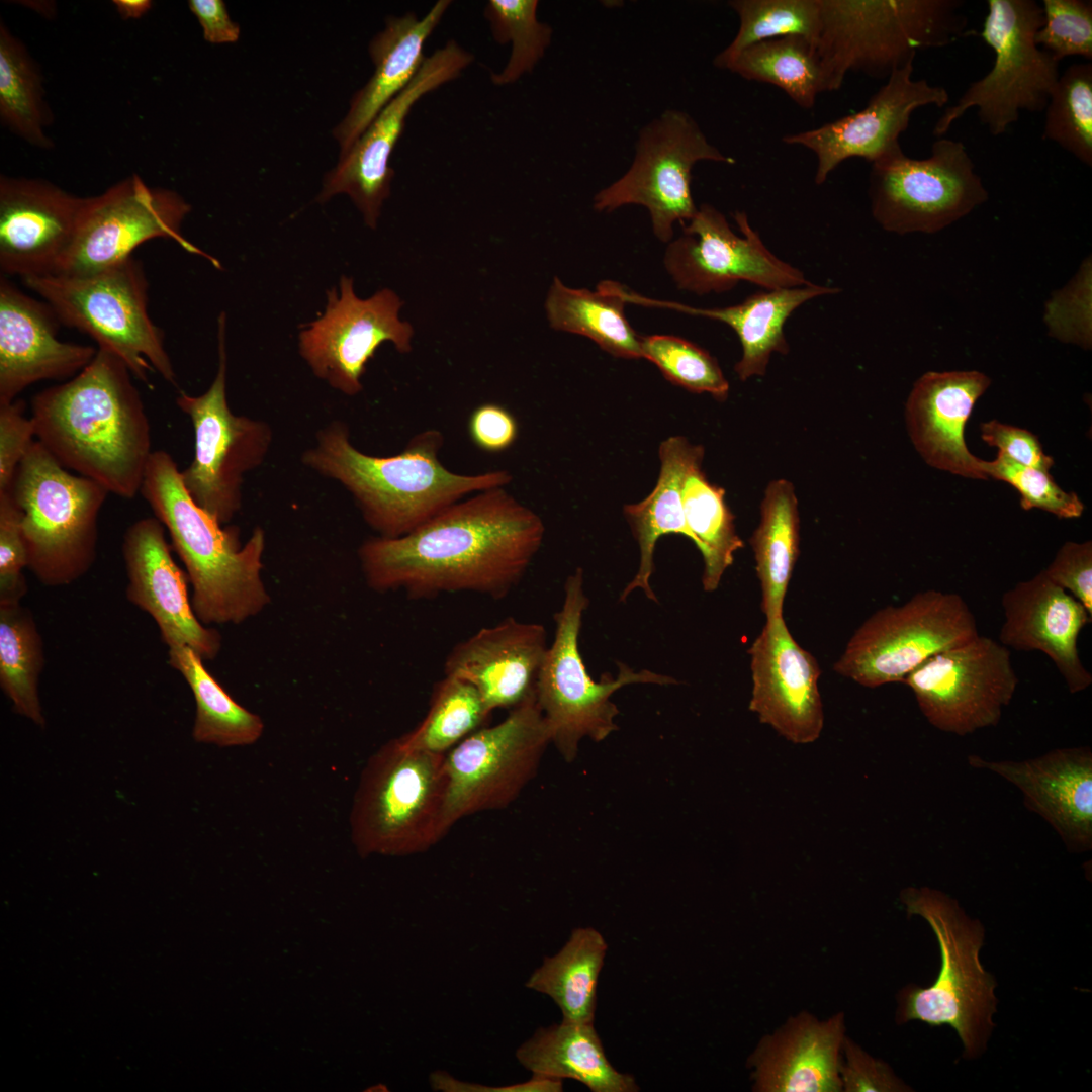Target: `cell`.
I'll list each match as a JSON object with an SVG mask.
<instances>
[{"label":"cell","instance_id":"obj_55","mask_svg":"<svg viewBox=\"0 0 1092 1092\" xmlns=\"http://www.w3.org/2000/svg\"><path fill=\"white\" fill-rule=\"evenodd\" d=\"M1058 586L1078 600L1092 616V542L1068 541L1042 570Z\"/></svg>","mask_w":1092,"mask_h":1092},{"label":"cell","instance_id":"obj_57","mask_svg":"<svg viewBox=\"0 0 1092 1092\" xmlns=\"http://www.w3.org/2000/svg\"><path fill=\"white\" fill-rule=\"evenodd\" d=\"M468 434L480 450L500 453L517 440L518 423L513 414L497 403H482L473 410L468 421Z\"/></svg>","mask_w":1092,"mask_h":1092},{"label":"cell","instance_id":"obj_38","mask_svg":"<svg viewBox=\"0 0 1092 1092\" xmlns=\"http://www.w3.org/2000/svg\"><path fill=\"white\" fill-rule=\"evenodd\" d=\"M608 944L593 927L575 928L554 956L546 957L525 986L549 996L562 1021L594 1023L597 988Z\"/></svg>","mask_w":1092,"mask_h":1092},{"label":"cell","instance_id":"obj_54","mask_svg":"<svg viewBox=\"0 0 1092 1092\" xmlns=\"http://www.w3.org/2000/svg\"><path fill=\"white\" fill-rule=\"evenodd\" d=\"M21 399L0 404V492L10 488L17 467L35 441L33 421Z\"/></svg>","mask_w":1092,"mask_h":1092},{"label":"cell","instance_id":"obj_6","mask_svg":"<svg viewBox=\"0 0 1092 1092\" xmlns=\"http://www.w3.org/2000/svg\"><path fill=\"white\" fill-rule=\"evenodd\" d=\"M961 0H819L816 43L829 91L849 72L887 79L919 51L974 33Z\"/></svg>","mask_w":1092,"mask_h":1092},{"label":"cell","instance_id":"obj_43","mask_svg":"<svg viewBox=\"0 0 1092 1092\" xmlns=\"http://www.w3.org/2000/svg\"><path fill=\"white\" fill-rule=\"evenodd\" d=\"M41 76L25 47L1 22L0 116L5 126L27 143L52 148L44 133L49 109Z\"/></svg>","mask_w":1092,"mask_h":1092},{"label":"cell","instance_id":"obj_34","mask_svg":"<svg viewBox=\"0 0 1092 1092\" xmlns=\"http://www.w3.org/2000/svg\"><path fill=\"white\" fill-rule=\"evenodd\" d=\"M700 445L682 436H671L659 447L660 472L651 493L639 503L624 506L623 513L640 551L639 566L634 577L622 589L619 600L625 602L636 589L657 602L650 585L654 572V550L661 536L676 534L694 543L684 511L681 482L686 467Z\"/></svg>","mask_w":1092,"mask_h":1092},{"label":"cell","instance_id":"obj_50","mask_svg":"<svg viewBox=\"0 0 1092 1092\" xmlns=\"http://www.w3.org/2000/svg\"><path fill=\"white\" fill-rule=\"evenodd\" d=\"M1043 24L1035 42L1060 61L1078 56L1092 61V2L1086 0H1043Z\"/></svg>","mask_w":1092,"mask_h":1092},{"label":"cell","instance_id":"obj_20","mask_svg":"<svg viewBox=\"0 0 1092 1092\" xmlns=\"http://www.w3.org/2000/svg\"><path fill=\"white\" fill-rule=\"evenodd\" d=\"M327 296L325 313L299 334L300 353L317 377L355 395L362 390L361 377L377 348L389 341L399 353H408L414 329L399 320L402 301L388 288L360 299L352 278L342 276L340 295L332 288Z\"/></svg>","mask_w":1092,"mask_h":1092},{"label":"cell","instance_id":"obj_12","mask_svg":"<svg viewBox=\"0 0 1092 1092\" xmlns=\"http://www.w3.org/2000/svg\"><path fill=\"white\" fill-rule=\"evenodd\" d=\"M978 635L975 616L960 595L927 589L870 616L833 669L867 688L903 682L931 656Z\"/></svg>","mask_w":1092,"mask_h":1092},{"label":"cell","instance_id":"obj_8","mask_svg":"<svg viewBox=\"0 0 1092 1092\" xmlns=\"http://www.w3.org/2000/svg\"><path fill=\"white\" fill-rule=\"evenodd\" d=\"M8 490L21 514L27 568L38 581L64 586L86 574L96 558L107 489L71 473L36 440Z\"/></svg>","mask_w":1092,"mask_h":1092},{"label":"cell","instance_id":"obj_33","mask_svg":"<svg viewBox=\"0 0 1092 1092\" xmlns=\"http://www.w3.org/2000/svg\"><path fill=\"white\" fill-rule=\"evenodd\" d=\"M837 287L809 283L807 285L763 290L748 296L743 302L720 308H698L681 303L653 300L628 291V303L675 309L691 315L722 322L734 330L742 347V356L734 371L740 380L763 376L774 353L788 354L789 344L784 325L789 316L805 302L823 295L839 292Z\"/></svg>","mask_w":1092,"mask_h":1092},{"label":"cell","instance_id":"obj_26","mask_svg":"<svg viewBox=\"0 0 1092 1092\" xmlns=\"http://www.w3.org/2000/svg\"><path fill=\"white\" fill-rule=\"evenodd\" d=\"M60 325L46 301L1 275L0 404L14 401L36 382L71 379L95 357V347L59 340Z\"/></svg>","mask_w":1092,"mask_h":1092},{"label":"cell","instance_id":"obj_41","mask_svg":"<svg viewBox=\"0 0 1092 1092\" xmlns=\"http://www.w3.org/2000/svg\"><path fill=\"white\" fill-rule=\"evenodd\" d=\"M740 77L782 89L798 106L813 108L818 94L829 92L816 46L799 35L757 42L727 67Z\"/></svg>","mask_w":1092,"mask_h":1092},{"label":"cell","instance_id":"obj_4","mask_svg":"<svg viewBox=\"0 0 1092 1092\" xmlns=\"http://www.w3.org/2000/svg\"><path fill=\"white\" fill-rule=\"evenodd\" d=\"M141 495L167 530L192 584V608L206 624H239L269 602L262 582L264 532L257 528L241 545L235 528L221 527L186 490L171 455L153 451Z\"/></svg>","mask_w":1092,"mask_h":1092},{"label":"cell","instance_id":"obj_27","mask_svg":"<svg viewBox=\"0 0 1092 1092\" xmlns=\"http://www.w3.org/2000/svg\"><path fill=\"white\" fill-rule=\"evenodd\" d=\"M969 765L1000 776L1022 794L1025 806L1057 832L1070 852L1092 848V752L1089 746L1053 749L1024 760H988Z\"/></svg>","mask_w":1092,"mask_h":1092},{"label":"cell","instance_id":"obj_58","mask_svg":"<svg viewBox=\"0 0 1092 1092\" xmlns=\"http://www.w3.org/2000/svg\"><path fill=\"white\" fill-rule=\"evenodd\" d=\"M430 1084L434 1090L445 1092H560L563 1090L562 1080L534 1074L526 1082L496 1087L461 1081L447 1072L436 1071L430 1075Z\"/></svg>","mask_w":1092,"mask_h":1092},{"label":"cell","instance_id":"obj_56","mask_svg":"<svg viewBox=\"0 0 1092 1092\" xmlns=\"http://www.w3.org/2000/svg\"><path fill=\"white\" fill-rule=\"evenodd\" d=\"M980 429L984 442L997 447L998 453L1017 464L1048 472L1054 465V459L1044 453L1038 438L1025 429L996 420L981 424Z\"/></svg>","mask_w":1092,"mask_h":1092},{"label":"cell","instance_id":"obj_36","mask_svg":"<svg viewBox=\"0 0 1092 1092\" xmlns=\"http://www.w3.org/2000/svg\"><path fill=\"white\" fill-rule=\"evenodd\" d=\"M626 303L618 282L601 281L592 291L567 287L555 277L545 310L554 330L584 336L615 357L642 358L641 336L625 316Z\"/></svg>","mask_w":1092,"mask_h":1092},{"label":"cell","instance_id":"obj_24","mask_svg":"<svg viewBox=\"0 0 1092 1092\" xmlns=\"http://www.w3.org/2000/svg\"><path fill=\"white\" fill-rule=\"evenodd\" d=\"M127 600L148 613L169 648L187 646L202 659L214 658L221 646L216 630L196 617L188 598L185 573L175 563L156 517L135 521L122 541Z\"/></svg>","mask_w":1092,"mask_h":1092},{"label":"cell","instance_id":"obj_40","mask_svg":"<svg viewBox=\"0 0 1092 1092\" xmlns=\"http://www.w3.org/2000/svg\"><path fill=\"white\" fill-rule=\"evenodd\" d=\"M202 658L187 646L169 648V664L192 691L196 716L192 737L218 747L247 746L263 734L262 719L237 703L207 671Z\"/></svg>","mask_w":1092,"mask_h":1092},{"label":"cell","instance_id":"obj_23","mask_svg":"<svg viewBox=\"0 0 1092 1092\" xmlns=\"http://www.w3.org/2000/svg\"><path fill=\"white\" fill-rule=\"evenodd\" d=\"M747 653L750 711L793 743L817 740L824 726L821 670L816 658L792 636L784 617L766 620Z\"/></svg>","mask_w":1092,"mask_h":1092},{"label":"cell","instance_id":"obj_3","mask_svg":"<svg viewBox=\"0 0 1092 1092\" xmlns=\"http://www.w3.org/2000/svg\"><path fill=\"white\" fill-rule=\"evenodd\" d=\"M443 443L442 433L429 429L414 436L398 454L372 456L356 449L347 427L335 422L321 431L303 462L345 486L379 537L398 538L467 495L512 481L507 470L473 475L450 471L439 459Z\"/></svg>","mask_w":1092,"mask_h":1092},{"label":"cell","instance_id":"obj_48","mask_svg":"<svg viewBox=\"0 0 1092 1092\" xmlns=\"http://www.w3.org/2000/svg\"><path fill=\"white\" fill-rule=\"evenodd\" d=\"M642 358L652 362L671 383L691 392L708 393L718 401L729 395L718 361L700 346L672 335L641 336Z\"/></svg>","mask_w":1092,"mask_h":1092},{"label":"cell","instance_id":"obj_18","mask_svg":"<svg viewBox=\"0 0 1092 1092\" xmlns=\"http://www.w3.org/2000/svg\"><path fill=\"white\" fill-rule=\"evenodd\" d=\"M903 682L912 690L921 713L933 727L965 736L1000 722L1018 677L1009 649L978 635L931 656Z\"/></svg>","mask_w":1092,"mask_h":1092},{"label":"cell","instance_id":"obj_29","mask_svg":"<svg viewBox=\"0 0 1092 1092\" xmlns=\"http://www.w3.org/2000/svg\"><path fill=\"white\" fill-rule=\"evenodd\" d=\"M990 384V378L976 370L928 371L916 380L905 417L909 437L928 465L963 477L988 478L984 460L967 447L965 427Z\"/></svg>","mask_w":1092,"mask_h":1092},{"label":"cell","instance_id":"obj_9","mask_svg":"<svg viewBox=\"0 0 1092 1092\" xmlns=\"http://www.w3.org/2000/svg\"><path fill=\"white\" fill-rule=\"evenodd\" d=\"M60 323L74 328L117 356L133 377L150 384L157 372L176 385L162 330L148 312L149 283L141 261L130 257L87 276L48 274L22 279Z\"/></svg>","mask_w":1092,"mask_h":1092},{"label":"cell","instance_id":"obj_52","mask_svg":"<svg viewBox=\"0 0 1092 1092\" xmlns=\"http://www.w3.org/2000/svg\"><path fill=\"white\" fill-rule=\"evenodd\" d=\"M27 552L21 514L9 490L0 492V605L20 604L27 592Z\"/></svg>","mask_w":1092,"mask_h":1092},{"label":"cell","instance_id":"obj_32","mask_svg":"<svg viewBox=\"0 0 1092 1092\" xmlns=\"http://www.w3.org/2000/svg\"><path fill=\"white\" fill-rule=\"evenodd\" d=\"M451 4L439 0L422 17L413 12L390 17L369 44L374 72L354 94L345 117L333 129L344 155L379 112L416 77L426 57L424 44Z\"/></svg>","mask_w":1092,"mask_h":1092},{"label":"cell","instance_id":"obj_51","mask_svg":"<svg viewBox=\"0 0 1092 1092\" xmlns=\"http://www.w3.org/2000/svg\"><path fill=\"white\" fill-rule=\"evenodd\" d=\"M1091 267V257L1086 258L1073 279L1054 291L1043 317L1051 337L1085 349L1091 347L1092 340Z\"/></svg>","mask_w":1092,"mask_h":1092},{"label":"cell","instance_id":"obj_49","mask_svg":"<svg viewBox=\"0 0 1092 1092\" xmlns=\"http://www.w3.org/2000/svg\"><path fill=\"white\" fill-rule=\"evenodd\" d=\"M984 470L988 477L1014 487L1024 510L1039 509L1061 519L1079 518L1084 512L1078 495L1063 490L1048 471L1017 464L1000 453L993 461L984 460Z\"/></svg>","mask_w":1092,"mask_h":1092},{"label":"cell","instance_id":"obj_1","mask_svg":"<svg viewBox=\"0 0 1092 1092\" xmlns=\"http://www.w3.org/2000/svg\"><path fill=\"white\" fill-rule=\"evenodd\" d=\"M542 519L505 487L449 506L398 538L375 537L359 549L368 585L413 599L473 592L505 598L523 578L544 538Z\"/></svg>","mask_w":1092,"mask_h":1092},{"label":"cell","instance_id":"obj_10","mask_svg":"<svg viewBox=\"0 0 1092 1092\" xmlns=\"http://www.w3.org/2000/svg\"><path fill=\"white\" fill-rule=\"evenodd\" d=\"M589 600L583 570L578 567L564 583L563 603L554 614L555 633L547 648L536 684V701L551 734V743L567 762L575 759L580 741L601 742L618 729L619 710L611 701L619 689L632 684L672 685L678 681L648 669L635 671L618 663L614 677L605 672L600 681L588 673L579 651V634Z\"/></svg>","mask_w":1092,"mask_h":1092},{"label":"cell","instance_id":"obj_35","mask_svg":"<svg viewBox=\"0 0 1092 1092\" xmlns=\"http://www.w3.org/2000/svg\"><path fill=\"white\" fill-rule=\"evenodd\" d=\"M518 1062L534 1075L572 1079L593 1092H636L632 1075L608 1060L594 1023L562 1021L538 1029L516 1051Z\"/></svg>","mask_w":1092,"mask_h":1092},{"label":"cell","instance_id":"obj_37","mask_svg":"<svg viewBox=\"0 0 1092 1092\" xmlns=\"http://www.w3.org/2000/svg\"><path fill=\"white\" fill-rule=\"evenodd\" d=\"M751 545L766 620L783 617L786 593L799 555L800 516L793 483L770 481L760 505V521Z\"/></svg>","mask_w":1092,"mask_h":1092},{"label":"cell","instance_id":"obj_13","mask_svg":"<svg viewBox=\"0 0 1092 1092\" xmlns=\"http://www.w3.org/2000/svg\"><path fill=\"white\" fill-rule=\"evenodd\" d=\"M988 197L961 141L938 138L924 159L910 158L901 148L872 163L871 212L889 233H937L970 214Z\"/></svg>","mask_w":1092,"mask_h":1092},{"label":"cell","instance_id":"obj_22","mask_svg":"<svg viewBox=\"0 0 1092 1092\" xmlns=\"http://www.w3.org/2000/svg\"><path fill=\"white\" fill-rule=\"evenodd\" d=\"M914 60L895 69L859 111L783 138L787 145L802 146L814 153L817 185L823 184L847 159L862 158L872 164L901 149L899 136L909 127L916 109L948 103L949 95L943 86L913 79Z\"/></svg>","mask_w":1092,"mask_h":1092},{"label":"cell","instance_id":"obj_46","mask_svg":"<svg viewBox=\"0 0 1092 1092\" xmlns=\"http://www.w3.org/2000/svg\"><path fill=\"white\" fill-rule=\"evenodd\" d=\"M1042 138L1092 166V63L1069 66L1051 93L1044 109Z\"/></svg>","mask_w":1092,"mask_h":1092},{"label":"cell","instance_id":"obj_19","mask_svg":"<svg viewBox=\"0 0 1092 1092\" xmlns=\"http://www.w3.org/2000/svg\"><path fill=\"white\" fill-rule=\"evenodd\" d=\"M733 217L742 236L710 204H702L681 224L682 235L668 243L663 257L678 289L704 295L728 291L740 281L765 290L810 283L801 270L767 249L745 212L736 211Z\"/></svg>","mask_w":1092,"mask_h":1092},{"label":"cell","instance_id":"obj_17","mask_svg":"<svg viewBox=\"0 0 1092 1092\" xmlns=\"http://www.w3.org/2000/svg\"><path fill=\"white\" fill-rule=\"evenodd\" d=\"M191 206L177 192L150 187L136 174L99 195L85 197L71 246L54 274L87 276L133 257L154 239H168L184 251L220 263L189 242L181 225Z\"/></svg>","mask_w":1092,"mask_h":1092},{"label":"cell","instance_id":"obj_25","mask_svg":"<svg viewBox=\"0 0 1092 1092\" xmlns=\"http://www.w3.org/2000/svg\"><path fill=\"white\" fill-rule=\"evenodd\" d=\"M84 201L43 180L1 175L2 275L54 274L72 244Z\"/></svg>","mask_w":1092,"mask_h":1092},{"label":"cell","instance_id":"obj_59","mask_svg":"<svg viewBox=\"0 0 1092 1092\" xmlns=\"http://www.w3.org/2000/svg\"><path fill=\"white\" fill-rule=\"evenodd\" d=\"M188 6L201 25L206 41L222 44L239 39L240 26L231 19L223 1L190 0Z\"/></svg>","mask_w":1092,"mask_h":1092},{"label":"cell","instance_id":"obj_30","mask_svg":"<svg viewBox=\"0 0 1092 1092\" xmlns=\"http://www.w3.org/2000/svg\"><path fill=\"white\" fill-rule=\"evenodd\" d=\"M547 648L542 624L507 617L456 644L444 673L472 684L491 711L511 710L535 695Z\"/></svg>","mask_w":1092,"mask_h":1092},{"label":"cell","instance_id":"obj_28","mask_svg":"<svg viewBox=\"0 0 1092 1092\" xmlns=\"http://www.w3.org/2000/svg\"><path fill=\"white\" fill-rule=\"evenodd\" d=\"M1001 604L1003 646L1044 653L1072 694L1090 687L1092 675L1080 659L1077 642L1092 616L1078 600L1040 571L1006 590Z\"/></svg>","mask_w":1092,"mask_h":1092},{"label":"cell","instance_id":"obj_11","mask_svg":"<svg viewBox=\"0 0 1092 1092\" xmlns=\"http://www.w3.org/2000/svg\"><path fill=\"white\" fill-rule=\"evenodd\" d=\"M980 37L995 60L992 69L971 83L958 101L937 119L933 134L943 136L972 107L990 134L1001 135L1021 111L1041 112L1059 79V62L1035 42L1043 24L1041 4L1034 0H988Z\"/></svg>","mask_w":1092,"mask_h":1092},{"label":"cell","instance_id":"obj_7","mask_svg":"<svg viewBox=\"0 0 1092 1092\" xmlns=\"http://www.w3.org/2000/svg\"><path fill=\"white\" fill-rule=\"evenodd\" d=\"M446 797L445 754L389 740L361 771L349 816L352 844L362 857L429 850L450 830Z\"/></svg>","mask_w":1092,"mask_h":1092},{"label":"cell","instance_id":"obj_2","mask_svg":"<svg viewBox=\"0 0 1092 1092\" xmlns=\"http://www.w3.org/2000/svg\"><path fill=\"white\" fill-rule=\"evenodd\" d=\"M128 367L97 348L77 375L35 394L31 419L36 440L66 469L133 498L151 449V427Z\"/></svg>","mask_w":1092,"mask_h":1092},{"label":"cell","instance_id":"obj_42","mask_svg":"<svg viewBox=\"0 0 1092 1092\" xmlns=\"http://www.w3.org/2000/svg\"><path fill=\"white\" fill-rule=\"evenodd\" d=\"M43 666L42 640L29 610L0 605V686L14 711L39 726L46 723L38 695Z\"/></svg>","mask_w":1092,"mask_h":1092},{"label":"cell","instance_id":"obj_47","mask_svg":"<svg viewBox=\"0 0 1092 1092\" xmlns=\"http://www.w3.org/2000/svg\"><path fill=\"white\" fill-rule=\"evenodd\" d=\"M537 0H489L484 17L499 44L512 43L509 61L500 73L491 75L498 86L512 84L530 73L543 58L552 28L537 18Z\"/></svg>","mask_w":1092,"mask_h":1092},{"label":"cell","instance_id":"obj_21","mask_svg":"<svg viewBox=\"0 0 1092 1092\" xmlns=\"http://www.w3.org/2000/svg\"><path fill=\"white\" fill-rule=\"evenodd\" d=\"M472 61L473 56L454 40L426 57L413 81L340 156L335 168L326 175L317 200L325 202L336 194H347L365 223L375 229L394 176L389 159L412 108L427 93L458 78Z\"/></svg>","mask_w":1092,"mask_h":1092},{"label":"cell","instance_id":"obj_14","mask_svg":"<svg viewBox=\"0 0 1092 1092\" xmlns=\"http://www.w3.org/2000/svg\"><path fill=\"white\" fill-rule=\"evenodd\" d=\"M700 161L735 163L709 142L690 114L667 109L642 127L631 166L595 195L593 207L611 212L641 205L650 214L656 238L669 243L674 223H686L697 212L691 181L692 169Z\"/></svg>","mask_w":1092,"mask_h":1092},{"label":"cell","instance_id":"obj_45","mask_svg":"<svg viewBox=\"0 0 1092 1092\" xmlns=\"http://www.w3.org/2000/svg\"><path fill=\"white\" fill-rule=\"evenodd\" d=\"M728 5L739 18L732 41L714 58L726 70L745 49L760 41L789 35L803 36L816 46L821 30L819 0H732Z\"/></svg>","mask_w":1092,"mask_h":1092},{"label":"cell","instance_id":"obj_31","mask_svg":"<svg viewBox=\"0 0 1092 1092\" xmlns=\"http://www.w3.org/2000/svg\"><path fill=\"white\" fill-rule=\"evenodd\" d=\"M844 1014L819 1020L803 1011L763 1036L747 1060L757 1092H839Z\"/></svg>","mask_w":1092,"mask_h":1092},{"label":"cell","instance_id":"obj_39","mask_svg":"<svg viewBox=\"0 0 1092 1092\" xmlns=\"http://www.w3.org/2000/svg\"><path fill=\"white\" fill-rule=\"evenodd\" d=\"M704 448L691 457L681 482V498L687 525L704 560L703 589L715 592L743 547L736 531L734 515L722 487L712 483L703 470Z\"/></svg>","mask_w":1092,"mask_h":1092},{"label":"cell","instance_id":"obj_16","mask_svg":"<svg viewBox=\"0 0 1092 1092\" xmlns=\"http://www.w3.org/2000/svg\"><path fill=\"white\" fill-rule=\"evenodd\" d=\"M218 354L207 391L180 392L176 402L189 416L195 437L193 460L181 471L183 484L199 507L224 524L240 510L244 475L264 460L272 435L264 422L236 416L229 407L224 312L218 318Z\"/></svg>","mask_w":1092,"mask_h":1092},{"label":"cell","instance_id":"obj_15","mask_svg":"<svg viewBox=\"0 0 1092 1092\" xmlns=\"http://www.w3.org/2000/svg\"><path fill=\"white\" fill-rule=\"evenodd\" d=\"M551 734L536 695L445 753L449 828L466 816L512 804L535 777Z\"/></svg>","mask_w":1092,"mask_h":1092},{"label":"cell","instance_id":"obj_60","mask_svg":"<svg viewBox=\"0 0 1092 1092\" xmlns=\"http://www.w3.org/2000/svg\"><path fill=\"white\" fill-rule=\"evenodd\" d=\"M113 3L124 19L140 18L152 7V1L149 0H114Z\"/></svg>","mask_w":1092,"mask_h":1092},{"label":"cell","instance_id":"obj_5","mask_svg":"<svg viewBox=\"0 0 1092 1092\" xmlns=\"http://www.w3.org/2000/svg\"><path fill=\"white\" fill-rule=\"evenodd\" d=\"M907 915L920 916L939 946L940 969L928 987L907 985L898 998L899 1024L912 1020L930 1026H950L964 1048V1057L984 1054L994 1028L997 983L981 961L985 928L970 917L958 900L930 887H907L900 893Z\"/></svg>","mask_w":1092,"mask_h":1092},{"label":"cell","instance_id":"obj_44","mask_svg":"<svg viewBox=\"0 0 1092 1092\" xmlns=\"http://www.w3.org/2000/svg\"><path fill=\"white\" fill-rule=\"evenodd\" d=\"M491 712L472 684L445 675L433 690L425 718L400 737L410 747L445 754L483 727Z\"/></svg>","mask_w":1092,"mask_h":1092},{"label":"cell","instance_id":"obj_53","mask_svg":"<svg viewBox=\"0 0 1092 1092\" xmlns=\"http://www.w3.org/2000/svg\"><path fill=\"white\" fill-rule=\"evenodd\" d=\"M844 1092H903L911 1091L892 1068L874 1058L858 1044L845 1037L839 1068Z\"/></svg>","mask_w":1092,"mask_h":1092}]
</instances>
